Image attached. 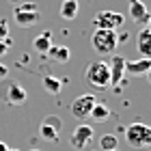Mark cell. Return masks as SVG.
Returning <instances> with one entry per match:
<instances>
[{
	"instance_id": "1",
	"label": "cell",
	"mask_w": 151,
	"mask_h": 151,
	"mask_svg": "<svg viewBox=\"0 0 151 151\" xmlns=\"http://www.w3.org/2000/svg\"><path fill=\"white\" fill-rule=\"evenodd\" d=\"M84 80L93 88H97V91L108 88L110 86V69H108V63H104V60H93L84 71Z\"/></svg>"
},
{
	"instance_id": "2",
	"label": "cell",
	"mask_w": 151,
	"mask_h": 151,
	"mask_svg": "<svg viewBox=\"0 0 151 151\" xmlns=\"http://www.w3.org/2000/svg\"><path fill=\"white\" fill-rule=\"evenodd\" d=\"M91 45L97 54H110L116 52L119 39H116V30H106V28H95V32L91 35Z\"/></svg>"
},
{
	"instance_id": "3",
	"label": "cell",
	"mask_w": 151,
	"mask_h": 151,
	"mask_svg": "<svg viewBox=\"0 0 151 151\" xmlns=\"http://www.w3.org/2000/svg\"><path fill=\"white\" fill-rule=\"evenodd\" d=\"M125 140L132 149H145L151 145V127L147 123H129L125 127Z\"/></svg>"
},
{
	"instance_id": "4",
	"label": "cell",
	"mask_w": 151,
	"mask_h": 151,
	"mask_svg": "<svg viewBox=\"0 0 151 151\" xmlns=\"http://www.w3.org/2000/svg\"><path fill=\"white\" fill-rule=\"evenodd\" d=\"M13 19L19 28H30V26L39 24L41 19V13H39V4L35 2H22L19 6H15L13 11Z\"/></svg>"
},
{
	"instance_id": "5",
	"label": "cell",
	"mask_w": 151,
	"mask_h": 151,
	"mask_svg": "<svg viewBox=\"0 0 151 151\" xmlns=\"http://www.w3.org/2000/svg\"><path fill=\"white\" fill-rule=\"evenodd\" d=\"M0 97H2L9 106H19L24 104L28 93L24 91V86H19L17 82H11V80H4L2 86H0Z\"/></svg>"
},
{
	"instance_id": "6",
	"label": "cell",
	"mask_w": 151,
	"mask_h": 151,
	"mask_svg": "<svg viewBox=\"0 0 151 151\" xmlns=\"http://www.w3.org/2000/svg\"><path fill=\"white\" fill-rule=\"evenodd\" d=\"M93 22H95V26H97V28L116 30V28H121V26L125 24V17H123L119 11H110V9H106V11H99L97 15H95Z\"/></svg>"
},
{
	"instance_id": "7",
	"label": "cell",
	"mask_w": 151,
	"mask_h": 151,
	"mask_svg": "<svg viewBox=\"0 0 151 151\" xmlns=\"http://www.w3.org/2000/svg\"><path fill=\"white\" fill-rule=\"evenodd\" d=\"M95 101H97V97L91 93H86V95H78L73 101H71V114L76 116V119H86L88 114H91V108L95 106Z\"/></svg>"
},
{
	"instance_id": "8",
	"label": "cell",
	"mask_w": 151,
	"mask_h": 151,
	"mask_svg": "<svg viewBox=\"0 0 151 151\" xmlns=\"http://www.w3.org/2000/svg\"><path fill=\"white\" fill-rule=\"evenodd\" d=\"M91 140H93V125H88V123H80L69 136L71 147H76V149H84Z\"/></svg>"
},
{
	"instance_id": "9",
	"label": "cell",
	"mask_w": 151,
	"mask_h": 151,
	"mask_svg": "<svg viewBox=\"0 0 151 151\" xmlns=\"http://www.w3.org/2000/svg\"><path fill=\"white\" fill-rule=\"evenodd\" d=\"M110 63H108V69H110V86L116 91V86L123 82V76H125V58L119 56V54H110Z\"/></svg>"
},
{
	"instance_id": "10",
	"label": "cell",
	"mask_w": 151,
	"mask_h": 151,
	"mask_svg": "<svg viewBox=\"0 0 151 151\" xmlns=\"http://www.w3.org/2000/svg\"><path fill=\"white\" fill-rule=\"evenodd\" d=\"M151 69V58H136V60H125V73L134 78H145Z\"/></svg>"
},
{
	"instance_id": "11",
	"label": "cell",
	"mask_w": 151,
	"mask_h": 151,
	"mask_svg": "<svg viewBox=\"0 0 151 151\" xmlns=\"http://www.w3.org/2000/svg\"><path fill=\"white\" fill-rule=\"evenodd\" d=\"M136 47H138L140 56L142 58H149L151 56V26L145 24L138 32V37H136Z\"/></svg>"
},
{
	"instance_id": "12",
	"label": "cell",
	"mask_w": 151,
	"mask_h": 151,
	"mask_svg": "<svg viewBox=\"0 0 151 151\" xmlns=\"http://www.w3.org/2000/svg\"><path fill=\"white\" fill-rule=\"evenodd\" d=\"M127 4H129V15H132L134 22H138L142 26L149 24V11L142 0H127Z\"/></svg>"
},
{
	"instance_id": "13",
	"label": "cell",
	"mask_w": 151,
	"mask_h": 151,
	"mask_svg": "<svg viewBox=\"0 0 151 151\" xmlns=\"http://www.w3.org/2000/svg\"><path fill=\"white\" fill-rule=\"evenodd\" d=\"M45 54H50V58L54 60V63H67L69 60V47L65 45H50V50H47Z\"/></svg>"
},
{
	"instance_id": "14",
	"label": "cell",
	"mask_w": 151,
	"mask_h": 151,
	"mask_svg": "<svg viewBox=\"0 0 151 151\" xmlns=\"http://www.w3.org/2000/svg\"><path fill=\"white\" fill-rule=\"evenodd\" d=\"M88 116H91L93 121L104 123V121L108 119V116H110V108H108V106L104 104V101H95V106L91 108V114H88Z\"/></svg>"
},
{
	"instance_id": "15",
	"label": "cell",
	"mask_w": 151,
	"mask_h": 151,
	"mask_svg": "<svg viewBox=\"0 0 151 151\" xmlns=\"http://www.w3.org/2000/svg\"><path fill=\"white\" fill-rule=\"evenodd\" d=\"M78 0H63L60 2V17L63 19H73L78 15Z\"/></svg>"
},
{
	"instance_id": "16",
	"label": "cell",
	"mask_w": 151,
	"mask_h": 151,
	"mask_svg": "<svg viewBox=\"0 0 151 151\" xmlns=\"http://www.w3.org/2000/svg\"><path fill=\"white\" fill-rule=\"evenodd\" d=\"M50 45H52V35L50 32H41L39 37H35V41H32V47L39 52V54H45L47 50H50Z\"/></svg>"
},
{
	"instance_id": "17",
	"label": "cell",
	"mask_w": 151,
	"mask_h": 151,
	"mask_svg": "<svg viewBox=\"0 0 151 151\" xmlns=\"http://www.w3.org/2000/svg\"><path fill=\"white\" fill-rule=\"evenodd\" d=\"M60 86H63V80L56 78V76H43V88L50 95H58Z\"/></svg>"
},
{
	"instance_id": "18",
	"label": "cell",
	"mask_w": 151,
	"mask_h": 151,
	"mask_svg": "<svg viewBox=\"0 0 151 151\" xmlns=\"http://www.w3.org/2000/svg\"><path fill=\"white\" fill-rule=\"evenodd\" d=\"M99 149L101 151H119V140L114 134H104L99 138Z\"/></svg>"
},
{
	"instance_id": "19",
	"label": "cell",
	"mask_w": 151,
	"mask_h": 151,
	"mask_svg": "<svg viewBox=\"0 0 151 151\" xmlns=\"http://www.w3.org/2000/svg\"><path fill=\"white\" fill-rule=\"evenodd\" d=\"M39 134H41V138H45L50 142L58 140V129L52 127V125H47V123H43V121H41V125H39Z\"/></svg>"
},
{
	"instance_id": "20",
	"label": "cell",
	"mask_w": 151,
	"mask_h": 151,
	"mask_svg": "<svg viewBox=\"0 0 151 151\" xmlns=\"http://www.w3.org/2000/svg\"><path fill=\"white\" fill-rule=\"evenodd\" d=\"M43 123H47V125H52V127H56L58 132H60V127H63V121H60L56 114H47L45 119H43Z\"/></svg>"
},
{
	"instance_id": "21",
	"label": "cell",
	"mask_w": 151,
	"mask_h": 151,
	"mask_svg": "<svg viewBox=\"0 0 151 151\" xmlns=\"http://www.w3.org/2000/svg\"><path fill=\"white\" fill-rule=\"evenodd\" d=\"M9 37V22L6 19H0V39Z\"/></svg>"
},
{
	"instance_id": "22",
	"label": "cell",
	"mask_w": 151,
	"mask_h": 151,
	"mask_svg": "<svg viewBox=\"0 0 151 151\" xmlns=\"http://www.w3.org/2000/svg\"><path fill=\"white\" fill-rule=\"evenodd\" d=\"M6 73H9V69H6V67H4L2 63H0V78H4Z\"/></svg>"
},
{
	"instance_id": "23",
	"label": "cell",
	"mask_w": 151,
	"mask_h": 151,
	"mask_svg": "<svg viewBox=\"0 0 151 151\" xmlns=\"http://www.w3.org/2000/svg\"><path fill=\"white\" fill-rule=\"evenodd\" d=\"M0 151H15V149H9V147H6L2 140H0Z\"/></svg>"
},
{
	"instance_id": "24",
	"label": "cell",
	"mask_w": 151,
	"mask_h": 151,
	"mask_svg": "<svg viewBox=\"0 0 151 151\" xmlns=\"http://www.w3.org/2000/svg\"><path fill=\"white\" fill-rule=\"evenodd\" d=\"M11 2H19V0H11Z\"/></svg>"
},
{
	"instance_id": "25",
	"label": "cell",
	"mask_w": 151,
	"mask_h": 151,
	"mask_svg": "<svg viewBox=\"0 0 151 151\" xmlns=\"http://www.w3.org/2000/svg\"><path fill=\"white\" fill-rule=\"evenodd\" d=\"M32 151H39V149H32Z\"/></svg>"
}]
</instances>
